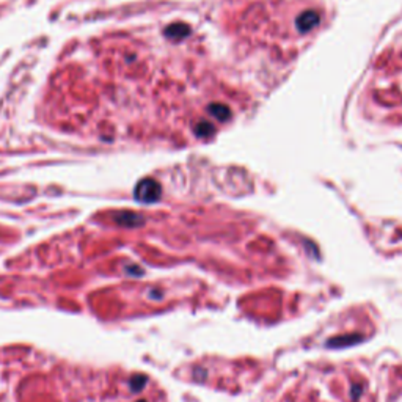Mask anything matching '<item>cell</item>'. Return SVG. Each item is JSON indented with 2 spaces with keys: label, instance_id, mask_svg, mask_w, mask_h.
Masks as SVG:
<instances>
[{
  "label": "cell",
  "instance_id": "cell-5",
  "mask_svg": "<svg viewBox=\"0 0 402 402\" xmlns=\"http://www.w3.org/2000/svg\"><path fill=\"white\" fill-rule=\"evenodd\" d=\"M197 135H200V137H207V135H210L214 132V126L210 124V123H200L198 126H197Z\"/></svg>",
  "mask_w": 402,
  "mask_h": 402
},
{
  "label": "cell",
  "instance_id": "cell-3",
  "mask_svg": "<svg viewBox=\"0 0 402 402\" xmlns=\"http://www.w3.org/2000/svg\"><path fill=\"white\" fill-rule=\"evenodd\" d=\"M188 32H190V29L187 26H184V24H173V26H170L165 30V35L176 39V38H182V36L188 35Z\"/></svg>",
  "mask_w": 402,
  "mask_h": 402
},
{
  "label": "cell",
  "instance_id": "cell-4",
  "mask_svg": "<svg viewBox=\"0 0 402 402\" xmlns=\"http://www.w3.org/2000/svg\"><path fill=\"white\" fill-rule=\"evenodd\" d=\"M209 112H210V115H214L217 120H222V121L228 120L229 115H231V112H229L228 107H225V105H219V104H212V105H210Z\"/></svg>",
  "mask_w": 402,
  "mask_h": 402
},
{
  "label": "cell",
  "instance_id": "cell-1",
  "mask_svg": "<svg viewBox=\"0 0 402 402\" xmlns=\"http://www.w3.org/2000/svg\"><path fill=\"white\" fill-rule=\"evenodd\" d=\"M162 188L154 179H141L134 190V195L137 201L141 203H154L160 198Z\"/></svg>",
  "mask_w": 402,
  "mask_h": 402
},
{
  "label": "cell",
  "instance_id": "cell-2",
  "mask_svg": "<svg viewBox=\"0 0 402 402\" xmlns=\"http://www.w3.org/2000/svg\"><path fill=\"white\" fill-rule=\"evenodd\" d=\"M317 24H319V16H317L314 11H306L303 13L299 20H297V27L299 30L302 32H310L313 27H316Z\"/></svg>",
  "mask_w": 402,
  "mask_h": 402
}]
</instances>
